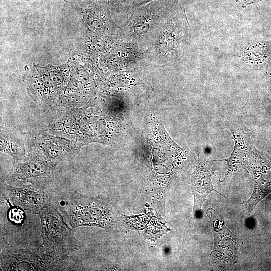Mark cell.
<instances>
[{"instance_id": "1", "label": "cell", "mask_w": 271, "mask_h": 271, "mask_svg": "<svg viewBox=\"0 0 271 271\" xmlns=\"http://www.w3.org/2000/svg\"><path fill=\"white\" fill-rule=\"evenodd\" d=\"M59 209L72 229L85 226L108 228L112 224L109 207L103 201L78 192L72 193Z\"/></svg>"}, {"instance_id": "2", "label": "cell", "mask_w": 271, "mask_h": 271, "mask_svg": "<svg viewBox=\"0 0 271 271\" xmlns=\"http://www.w3.org/2000/svg\"><path fill=\"white\" fill-rule=\"evenodd\" d=\"M42 246L49 254L62 257L74 251L78 243L57 207L51 203L37 214Z\"/></svg>"}, {"instance_id": "3", "label": "cell", "mask_w": 271, "mask_h": 271, "mask_svg": "<svg viewBox=\"0 0 271 271\" xmlns=\"http://www.w3.org/2000/svg\"><path fill=\"white\" fill-rule=\"evenodd\" d=\"M154 46L159 58L171 61L179 55L189 39V24L185 10L181 8L167 18Z\"/></svg>"}, {"instance_id": "4", "label": "cell", "mask_w": 271, "mask_h": 271, "mask_svg": "<svg viewBox=\"0 0 271 271\" xmlns=\"http://www.w3.org/2000/svg\"><path fill=\"white\" fill-rule=\"evenodd\" d=\"M167 1L148 3L137 7L130 15L123 27V34L129 41L139 40L162 25L171 12Z\"/></svg>"}, {"instance_id": "5", "label": "cell", "mask_w": 271, "mask_h": 271, "mask_svg": "<svg viewBox=\"0 0 271 271\" xmlns=\"http://www.w3.org/2000/svg\"><path fill=\"white\" fill-rule=\"evenodd\" d=\"M54 166L43 157H34L16 161L5 182L14 186L32 185L48 188L53 180Z\"/></svg>"}, {"instance_id": "6", "label": "cell", "mask_w": 271, "mask_h": 271, "mask_svg": "<svg viewBox=\"0 0 271 271\" xmlns=\"http://www.w3.org/2000/svg\"><path fill=\"white\" fill-rule=\"evenodd\" d=\"M79 14L87 27L98 34L112 36L116 27L109 4L102 0H65Z\"/></svg>"}, {"instance_id": "7", "label": "cell", "mask_w": 271, "mask_h": 271, "mask_svg": "<svg viewBox=\"0 0 271 271\" xmlns=\"http://www.w3.org/2000/svg\"><path fill=\"white\" fill-rule=\"evenodd\" d=\"M246 164L252 168L255 181L253 193L245 203L246 209L250 213L256 204L271 192V156L259 151L254 146Z\"/></svg>"}, {"instance_id": "8", "label": "cell", "mask_w": 271, "mask_h": 271, "mask_svg": "<svg viewBox=\"0 0 271 271\" xmlns=\"http://www.w3.org/2000/svg\"><path fill=\"white\" fill-rule=\"evenodd\" d=\"M3 188L13 206L35 214L52 203L48 188L32 185L14 186L6 183L3 186Z\"/></svg>"}, {"instance_id": "9", "label": "cell", "mask_w": 271, "mask_h": 271, "mask_svg": "<svg viewBox=\"0 0 271 271\" xmlns=\"http://www.w3.org/2000/svg\"><path fill=\"white\" fill-rule=\"evenodd\" d=\"M227 128L234 141V149L231 156L225 160L227 162L229 172L236 170L242 164H246L251 149L254 146L255 135L246 133L239 122L230 121Z\"/></svg>"}, {"instance_id": "10", "label": "cell", "mask_w": 271, "mask_h": 271, "mask_svg": "<svg viewBox=\"0 0 271 271\" xmlns=\"http://www.w3.org/2000/svg\"><path fill=\"white\" fill-rule=\"evenodd\" d=\"M211 162V161L201 163L193 175L192 187L195 198L194 211L201 209L207 196L212 190L216 191L211 181L215 169Z\"/></svg>"}, {"instance_id": "11", "label": "cell", "mask_w": 271, "mask_h": 271, "mask_svg": "<svg viewBox=\"0 0 271 271\" xmlns=\"http://www.w3.org/2000/svg\"><path fill=\"white\" fill-rule=\"evenodd\" d=\"M209 212L211 223L213 224V232L215 234V243L214 250L212 252L213 257L220 261L233 259L234 254L235 242L232 235L227 228L221 224V221L213 217L211 212Z\"/></svg>"}, {"instance_id": "12", "label": "cell", "mask_w": 271, "mask_h": 271, "mask_svg": "<svg viewBox=\"0 0 271 271\" xmlns=\"http://www.w3.org/2000/svg\"><path fill=\"white\" fill-rule=\"evenodd\" d=\"M265 46L262 44L246 46L242 50L240 65L246 70L265 69L268 63Z\"/></svg>"}, {"instance_id": "13", "label": "cell", "mask_w": 271, "mask_h": 271, "mask_svg": "<svg viewBox=\"0 0 271 271\" xmlns=\"http://www.w3.org/2000/svg\"><path fill=\"white\" fill-rule=\"evenodd\" d=\"M113 55L117 67H125L136 63L148 54L147 51L140 49L136 42L122 41L116 45Z\"/></svg>"}, {"instance_id": "14", "label": "cell", "mask_w": 271, "mask_h": 271, "mask_svg": "<svg viewBox=\"0 0 271 271\" xmlns=\"http://www.w3.org/2000/svg\"><path fill=\"white\" fill-rule=\"evenodd\" d=\"M1 150L12 156L15 162L24 158L25 150L21 144L16 138L7 133L1 132Z\"/></svg>"}, {"instance_id": "15", "label": "cell", "mask_w": 271, "mask_h": 271, "mask_svg": "<svg viewBox=\"0 0 271 271\" xmlns=\"http://www.w3.org/2000/svg\"><path fill=\"white\" fill-rule=\"evenodd\" d=\"M267 86L271 93V63H268L264 69Z\"/></svg>"}, {"instance_id": "16", "label": "cell", "mask_w": 271, "mask_h": 271, "mask_svg": "<svg viewBox=\"0 0 271 271\" xmlns=\"http://www.w3.org/2000/svg\"><path fill=\"white\" fill-rule=\"evenodd\" d=\"M107 2L109 6L115 8V9L120 8L126 2V0H102Z\"/></svg>"}, {"instance_id": "17", "label": "cell", "mask_w": 271, "mask_h": 271, "mask_svg": "<svg viewBox=\"0 0 271 271\" xmlns=\"http://www.w3.org/2000/svg\"><path fill=\"white\" fill-rule=\"evenodd\" d=\"M160 0H133L132 6L133 7H138L148 3ZM167 1V0H165Z\"/></svg>"}, {"instance_id": "18", "label": "cell", "mask_w": 271, "mask_h": 271, "mask_svg": "<svg viewBox=\"0 0 271 271\" xmlns=\"http://www.w3.org/2000/svg\"><path fill=\"white\" fill-rule=\"evenodd\" d=\"M260 1L261 0H236L243 8L248 5L254 4Z\"/></svg>"}]
</instances>
